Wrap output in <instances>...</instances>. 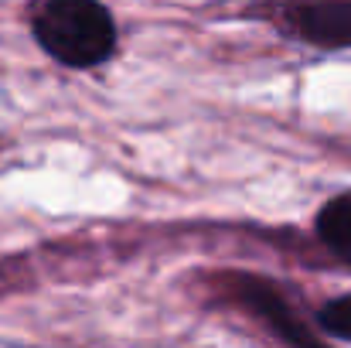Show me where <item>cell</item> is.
Here are the masks:
<instances>
[{
	"label": "cell",
	"mask_w": 351,
	"mask_h": 348,
	"mask_svg": "<svg viewBox=\"0 0 351 348\" xmlns=\"http://www.w3.org/2000/svg\"><path fill=\"white\" fill-rule=\"evenodd\" d=\"M317 321H321L324 332H331L338 338H351V294L348 297H338V301H328L317 311Z\"/></svg>",
	"instance_id": "cell-5"
},
{
	"label": "cell",
	"mask_w": 351,
	"mask_h": 348,
	"mask_svg": "<svg viewBox=\"0 0 351 348\" xmlns=\"http://www.w3.org/2000/svg\"><path fill=\"white\" fill-rule=\"evenodd\" d=\"M317 235L345 266H351V192L331 198L317 212Z\"/></svg>",
	"instance_id": "cell-4"
},
{
	"label": "cell",
	"mask_w": 351,
	"mask_h": 348,
	"mask_svg": "<svg viewBox=\"0 0 351 348\" xmlns=\"http://www.w3.org/2000/svg\"><path fill=\"white\" fill-rule=\"evenodd\" d=\"M232 290L242 304H249L263 321H269L273 332L283 335V342H290L293 348H324L300 321H297V314L290 311V304H287L269 283H263V280H256V277H235Z\"/></svg>",
	"instance_id": "cell-3"
},
{
	"label": "cell",
	"mask_w": 351,
	"mask_h": 348,
	"mask_svg": "<svg viewBox=\"0 0 351 348\" xmlns=\"http://www.w3.org/2000/svg\"><path fill=\"white\" fill-rule=\"evenodd\" d=\"M290 31L317 48H351V0H307L287 10Z\"/></svg>",
	"instance_id": "cell-2"
},
{
	"label": "cell",
	"mask_w": 351,
	"mask_h": 348,
	"mask_svg": "<svg viewBox=\"0 0 351 348\" xmlns=\"http://www.w3.org/2000/svg\"><path fill=\"white\" fill-rule=\"evenodd\" d=\"M38 45L69 69H96L117 48V24L99 0H41L31 17Z\"/></svg>",
	"instance_id": "cell-1"
}]
</instances>
